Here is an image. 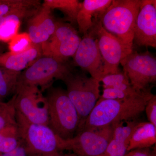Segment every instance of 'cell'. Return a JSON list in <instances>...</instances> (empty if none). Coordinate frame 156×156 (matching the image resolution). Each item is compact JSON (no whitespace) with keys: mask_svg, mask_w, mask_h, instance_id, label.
Listing matches in <instances>:
<instances>
[{"mask_svg":"<svg viewBox=\"0 0 156 156\" xmlns=\"http://www.w3.org/2000/svg\"><path fill=\"white\" fill-rule=\"evenodd\" d=\"M153 95L151 88L136 97L121 99L99 98L87 117L83 130L102 128L123 121L136 120L144 111L146 105Z\"/></svg>","mask_w":156,"mask_h":156,"instance_id":"cell-1","label":"cell"},{"mask_svg":"<svg viewBox=\"0 0 156 156\" xmlns=\"http://www.w3.org/2000/svg\"><path fill=\"white\" fill-rule=\"evenodd\" d=\"M140 3L141 0H113L100 20L102 27L131 52Z\"/></svg>","mask_w":156,"mask_h":156,"instance_id":"cell-2","label":"cell"},{"mask_svg":"<svg viewBox=\"0 0 156 156\" xmlns=\"http://www.w3.org/2000/svg\"><path fill=\"white\" fill-rule=\"evenodd\" d=\"M49 88L45 96L48 105L49 126L62 139L72 138L80 128V117L76 109L66 90Z\"/></svg>","mask_w":156,"mask_h":156,"instance_id":"cell-3","label":"cell"},{"mask_svg":"<svg viewBox=\"0 0 156 156\" xmlns=\"http://www.w3.org/2000/svg\"><path fill=\"white\" fill-rule=\"evenodd\" d=\"M62 81L66 85L68 96L80 117L78 133L83 130L87 117L100 97V82L92 77L87 76L84 72L73 71V69Z\"/></svg>","mask_w":156,"mask_h":156,"instance_id":"cell-4","label":"cell"},{"mask_svg":"<svg viewBox=\"0 0 156 156\" xmlns=\"http://www.w3.org/2000/svg\"><path fill=\"white\" fill-rule=\"evenodd\" d=\"M16 121L17 130L28 154L40 156L61 151L62 138L50 126L30 122L17 112Z\"/></svg>","mask_w":156,"mask_h":156,"instance_id":"cell-5","label":"cell"},{"mask_svg":"<svg viewBox=\"0 0 156 156\" xmlns=\"http://www.w3.org/2000/svg\"><path fill=\"white\" fill-rule=\"evenodd\" d=\"M72 70L66 62L42 56L21 73L17 86L40 87L43 91L49 88L54 80H62Z\"/></svg>","mask_w":156,"mask_h":156,"instance_id":"cell-6","label":"cell"},{"mask_svg":"<svg viewBox=\"0 0 156 156\" xmlns=\"http://www.w3.org/2000/svg\"><path fill=\"white\" fill-rule=\"evenodd\" d=\"M112 132V126L83 130L72 138L62 139L61 151H71L78 156H100L106 150Z\"/></svg>","mask_w":156,"mask_h":156,"instance_id":"cell-7","label":"cell"},{"mask_svg":"<svg viewBox=\"0 0 156 156\" xmlns=\"http://www.w3.org/2000/svg\"><path fill=\"white\" fill-rule=\"evenodd\" d=\"M132 87L138 92L151 88L156 81V58L148 51L138 53L132 51L121 61Z\"/></svg>","mask_w":156,"mask_h":156,"instance_id":"cell-8","label":"cell"},{"mask_svg":"<svg viewBox=\"0 0 156 156\" xmlns=\"http://www.w3.org/2000/svg\"><path fill=\"white\" fill-rule=\"evenodd\" d=\"M14 96L17 112L30 122L49 126L48 102L38 87L17 86Z\"/></svg>","mask_w":156,"mask_h":156,"instance_id":"cell-9","label":"cell"},{"mask_svg":"<svg viewBox=\"0 0 156 156\" xmlns=\"http://www.w3.org/2000/svg\"><path fill=\"white\" fill-rule=\"evenodd\" d=\"M81 40L77 31L70 24L57 21L54 33L41 45L42 56L66 62L74 55Z\"/></svg>","mask_w":156,"mask_h":156,"instance_id":"cell-10","label":"cell"},{"mask_svg":"<svg viewBox=\"0 0 156 156\" xmlns=\"http://www.w3.org/2000/svg\"><path fill=\"white\" fill-rule=\"evenodd\" d=\"M104 64V76L121 71V61L131 53L122 42L102 27L100 20L93 26Z\"/></svg>","mask_w":156,"mask_h":156,"instance_id":"cell-11","label":"cell"},{"mask_svg":"<svg viewBox=\"0 0 156 156\" xmlns=\"http://www.w3.org/2000/svg\"><path fill=\"white\" fill-rule=\"evenodd\" d=\"M73 57L75 65L101 82L104 77L103 62L93 27L83 35Z\"/></svg>","mask_w":156,"mask_h":156,"instance_id":"cell-12","label":"cell"},{"mask_svg":"<svg viewBox=\"0 0 156 156\" xmlns=\"http://www.w3.org/2000/svg\"><path fill=\"white\" fill-rule=\"evenodd\" d=\"M156 48V1L141 0L134 29L133 44Z\"/></svg>","mask_w":156,"mask_h":156,"instance_id":"cell-13","label":"cell"},{"mask_svg":"<svg viewBox=\"0 0 156 156\" xmlns=\"http://www.w3.org/2000/svg\"><path fill=\"white\" fill-rule=\"evenodd\" d=\"M28 19L27 33L34 44L41 45L49 40L56 30L57 21L53 17L52 10L43 4Z\"/></svg>","mask_w":156,"mask_h":156,"instance_id":"cell-14","label":"cell"},{"mask_svg":"<svg viewBox=\"0 0 156 156\" xmlns=\"http://www.w3.org/2000/svg\"><path fill=\"white\" fill-rule=\"evenodd\" d=\"M138 122L136 119L129 120L112 125L111 139L106 150L100 156H126L131 134Z\"/></svg>","mask_w":156,"mask_h":156,"instance_id":"cell-15","label":"cell"},{"mask_svg":"<svg viewBox=\"0 0 156 156\" xmlns=\"http://www.w3.org/2000/svg\"><path fill=\"white\" fill-rule=\"evenodd\" d=\"M112 0H84L77 17L80 33L85 34L100 20Z\"/></svg>","mask_w":156,"mask_h":156,"instance_id":"cell-16","label":"cell"},{"mask_svg":"<svg viewBox=\"0 0 156 156\" xmlns=\"http://www.w3.org/2000/svg\"><path fill=\"white\" fill-rule=\"evenodd\" d=\"M42 56L41 45L34 44L21 53L9 51L0 54V67L21 72Z\"/></svg>","mask_w":156,"mask_h":156,"instance_id":"cell-17","label":"cell"},{"mask_svg":"<svg viewBox=\"0 0 156 156\" xmlns=\"http://www.w3.org/2000/svg\"><path fill=\"white\" fill-rule=\"evenodd\" d=\"M156 143V127L148 122H138L131 134L128 151L150 148Z\"/></svg>","mask_w":156,"mask_h":156,"instance_id":"cell-18","label":"cell"},{"mask_svg":"<svg viewBox=\"0 0 156 156\" xmlns=\"http://www.w3.org/2000/svg\"><path fill=\"white\" fill-rule=\"evenodd\" d=\"M43 5L51 10L58 9L64 14L66 19L72 23H76L77 17L82 3L78 0H44Z\"/></svg>","mask_w":156,"mask_h":156,"instance_id":"cell-19","label":"cell"},{"mask_svg":"<svg viewBox=\"0 0 156 156\" xmlns=\"http://www.w3.org/2000/svg\"><path fill=\"white\" fill-rule=\"evenodd\" d=\"M21 72L0 67V98H5L15 93Z\"/></svg>","mask_w":156,"mask_h":156,"instance_id":"cell-20","label":"cell"},{"mask_svg":"<svg viewBox=\"0 0 156 156\" xmlns=\"http://www.w3.org/2000/svg\"><path fill=\"white\" fill-rule=\"evenodd\" d=\"M23 144L17 125L0 130V153L9 152Z\"/></svg>","mask_w":156,"mask_h":156,"instance_id":"cell-21","label":"cell"},{"mask_svg":"<svg viewBox=\"0 0 156 156\" xmlns=\"http://www.w3.org/2000/svg\"><path fill=\"white\" fill-rule=\"evenodd\" d=\"M101 82L103 83V88H114L134 95L141 93L136 92L133 88L123 71L117 73L107 75L102 78Z\"/></svg>","mask_w":156,"mask_h":156,"instance_id":"cell-22","label":"cell"},{"mask_svg":"<svg viewBox=\"0 0 156 156\" xmlns=\"http://www.w3.org/2000/svg\"><path fill=\"white\" fill-rule=\"evenodd\" d=\"M16 112L14 95L8 102L0 101V130L17 125Z\"/></svg>","mask_w":156,"mask_h":156,"instance_id":"cell-23","label":"cell"},{"mask_svg":"<svg viewBox=\"0 0 156 156\" xmlns=\"http://www.w3.org/2000/svg\"><path fill=\"white\" fill-rule=\"evenodd\" d=\"M34 0H1L0 2V25L4 20L17 10L28 6Z\"/></svg>","mask_w":156,"mask_h":156,"instance_id":"cell-24","label":"cell"},{"mask_svg":"<svg viewBox=\"0 0 156 156\" xmlns=\"http://www.w3.org/2000/svg\"><path fill=\"white\" fill-rule=\"evenodd\" d=\"M33 45L27 32L18 34L9 42V51L21 53L28 50Z\"/></svg>","mask_w":156,"mask_h":156,"instance_id":"cell-25","label":"cell"},{"mask_svg":"<svg viewBox=\"0 0 156 156\" xmlns=\"http://www.w3.org/2000/svg\"><path fill=\"white\" fill-rule=\"evenodd\" d=\"M103 94L99 98L104 99H121L136 97L141 94H131L121 90L112 88H103Z\"/></svg>","mask_w":156,"mask_h":156,"instance_id":"cell-26","label":"cell"},{"mask_svg":"<svg viewBox=\"0 0 156 156\" xmlns=\"http://www.w3.org/2000/svg\"><path fill=\"white\" fill-rule=\"evenodd\" d=\"M145 112L148 122L156 127V96L153 95L146 105Z\"/></svg>","mask_w":156,"mask_h":156,"instance_id":"cell-27","label":"cell"},{"mask_svg":"<svg viewBox=\"0 0 156 156\" xmlns=\"http://www.w3.org/2000/svg\"><path fill=\"white\" fill-rule=\"evenodd\" d=\"M126 156H156V151L151 147L138 149L128 152Z\"/></svg>","mask_w":156,"mask_h":156,"instance_id":"cell-28","label":"cell"},{"mask_svg":"<svg viewBox=\"0 0 156 156\" xmlns=\"http://www.w3.org/2000/svg\"><path fill=\"white\" fill-rule=\"evenodd\" d=\"M27 154L25 146L23 144L9 152L1 154L0 156H27Z\"/></svg>","mask_w":156,"mask_h":156,"instance_id":"cell-29","label":"cell"},{"mask_svg":"<svg viewBox=\"0 0 156 156\" xmlns=\"http://www.w3.org/2000/svg\"><path fill=\"white\" fill-rule=\"evenodd\" d=\"M61 151H57L52 153L47 154L43 155L40 156H78L75 154L71 153H64Z\"/></svg>","mask_w":156,"mask_h":156,"instance_id":"cell-30","label":"cell"},{"mask_svg":"<svg viewBox=\"0 0 156 156\" xmlns=\"http://www.w3.org/2000/svg\"><path fill=\"white\" fill-rule=\"evenodd\" d=\"M4 51H5V48L2 45H0V54L4 53Z\"/></svg>","mask_w":156,"mask_h":156,"instance_id":"cell-31","label":"cell"},{"mask_svg":"<svg viewBox=\"0 0 156 156\" xmlns=\"http://www.w3.org/2000/svg\"><path fill=\"white\" fill-rule=\"evenodd\" d=\"M2 101V99H1V98H0V101Z\"/></svg>","mask_w":156,"mask_h":156,"instance_id":"cell-32","label":"cell"},{"mask_svg":"<svg viewBox=\"0 0 156 156\" xmlns=\"http://www.w3.org/2000/svg\"><path fill=\"white\" fill-rule=\"evenodd\" d=\"M1 0H0V2H1Z\"/></svg>","mask_w":156,"mask_h":156,"instance_id":"cell-33","label":"cell"},{"mask_svg":"<svg viewBox=\"0 0 156 156\" xmlns=\"http://www.w3.org/2000/svg\"><path fill=\"white\" fill-rule=\"evenodd\" d=\"M0 154H1V153H0Z\"/></svg>","mask_w":156,"mask_h":156,"instance_id":"cell-34","label":"cell"},{"mask_svg":"<svg viewBox=\"0 0 156 156\" xmlns=\"http://www.w3.org/2000/svg\"></svg>","mask_w":156,"mask_h":156,"instance_id":"cell-35","label":"cell"}]
</instances>
